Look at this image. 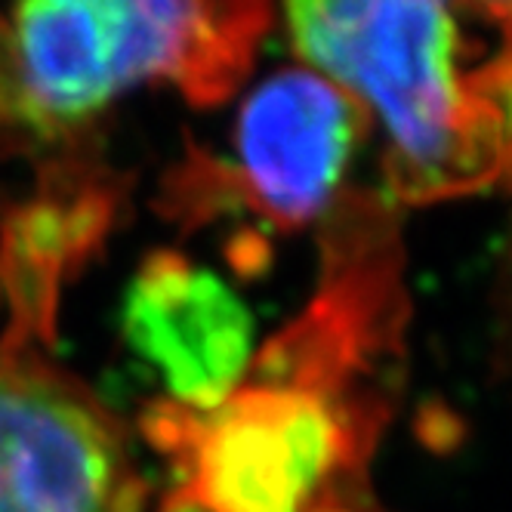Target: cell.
<instances>
[{
	"label": "cell",
	"mask_w": 512,
	"mask_h": 512,
	"mask_svg": "<svg viewBox=\"0 0 512 512\" xmlns=\"http://www.w3.org/2000/svg\"><path fill=\"white\" fill-rule=\"evenodd\" d=\"M463 0H284L297 56L386 142V198L485 192L509 161V53L463 28Z\"/></svg>",
	"instance_id": "7a4b0ae2"
},
{
	"label": "cell",
	"mask_w": 512,
	"mask_h": 512,
	"mask_svg": "<svg viewBox=\"0 0 512 512\" xmlns=\"http://www.w3.org/2000/svg\"><path fill=\"white\" fill-rule=\"evenodd\" d=\"M371 121L364 108L309 68H284L256 87L235 124L232 164L182 170L179 210L219 198L260 213L281 232L303 229L343 195L340 186Z\"/></svg>",
	"instance_id": "277c9868"
},
{
	"label": "cell",
	"mask_w": 512,
	"mask_h": 512,
	"mask_svg": "<svg viewBox=\"0 0 512 512\" xmlns=\"http://www.w3.org/2000/svg\"><path fill=\"white\" fill-rule=\"evenodd\" d=\"M34 343L0 337V512H139L118 420Z\"/></svg>",
	"instance_id": "5b68a950"
},
{
	"label": "cell",
	"mask_w": 512,
	"mask_h": 512,
	"mask_svg": "<svg viewBox=\"0 0 512 512\" xmlns=\"http://www.w3.org/2000/svg\"><path fill=\"white\" fill-rule=\"evenodd\" d=\"M266 28L269 0H16L0 22L4 121L65 136L142 81L223 102Z\"/></svg>",
	"instance_id": "3957f363"
},
{
	"label": "cell",
	"mask_w": 512,
	"mask_h": 512,
	"mask_svg": "<svg viewBox=\"0 0 512 512\" xmlns=\"http://www.w3.org/2000/svg\"><path fill=\"white\" fill-rule=\"evenodd\" d=\"M321 253L312 303L219 405L145 411L176 475L161 512H377L371 466L408 321L395 204L343 192Z\"/></svg>",
	"instance_id": "6da1fadb"
},
{
	"label": "cell",
	"mask_w": 512,
	"mask_h": 512,
	"mask_svg": "<svg viewBox=\"0 0 512 512\" xmlns=\"http://www.w3.org/2000/svg\"><path fill=\"white\" fill-rule=\"evenodd\" d=\"M0 121H4V102H0Z\"/></svg>",
	"instance_id": "ba28073f"
},
{
	"label": "cell",
	"mask_w": 512,
	"mask_h": 512,
	"mask_svg": "<svg viewBox=\"0 0 512 512\" xmlns=\"http://www.w3.org/2000/svg\"><path fill=\"white\" fill-rule=\"evenodd\" d=\"M124 337L179 408L219 405L253 361V321L229 284L173 250L139 266L124 297Z\"/></svg>",
	"instance_id": "8992f818"
},
{
	"label": "cell",
	"mask_w": 512,
	"mask_h": 512,
	"mask_svg": "<svg viewBox=\"0 0 512 512\" xmlns=\"http://www.w3.org/2000/svg\"><path fill=\"white\" fill-rule=\"evenodd\" d=\"M466 10L488 25H497L503 34H509V0H463Z\"/></svg>",
	"instance_id": "52a82bcc"
}]
</instances>
